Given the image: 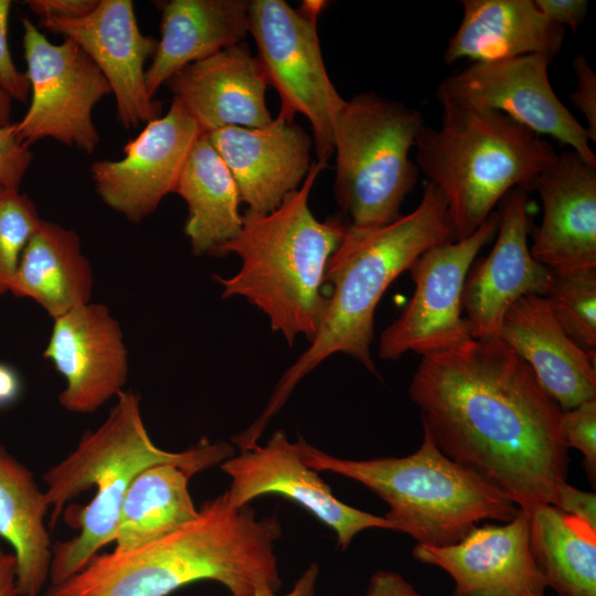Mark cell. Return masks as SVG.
<instances>
[{
	"instance_id": "cell-1",
	"label": "cell",
	"mask_w": 596,
	"mask_h": 596,
	"mask_svg": "<svg viewBox=\"0 0 596 596\" xmlns=\"http://www.w3.org/2000/svg\"><path fill=\"white\" fill-rule=\"evenodd\" d=\"M408 394L447 457L519 508L553 504L570 461L563 411L499 337L422 356Z\"/></svg>"
},
{
	"instance_id": "cell-2",
	"label": "cell",
	"mask_w": 596,
	"mask_h": 596,
	"mask_svg": "<svg viewBox=\"0 0 596 596\" xmlns=\"http://www.w3.org/2000/svg\"><path fill=\"white\" fill-rule=\"evenodd\" d=\"M281 533L278 518H257L248 504L234 508L224 492L158 540L95 554L70 577L47 584L42 596H168L201 581L220 583L232 596H253L262 586L278 592Z\"/></svg>"
},
{
	"instance_id": "cell-3",
	"label": "cell",
	"mask_w": 596,
	"mask_h": 596,
	"mask_svg": "<svg viewBox=\"0 0 596 596\" xmlns=\"http://www.w3.org/2000/svg\"><path fill=\"white\" fill-rule=\"evenodd\" d=\"M456 241L446 201L427 182L418 205L380 228L347 234L330 257L324 283L332 287L320 328L301 355L285 371L262 414L240 432L256 444L296 385L334 353L352 356L377 374L371 356L375 309L390 285L427 249Z\"/></svg>"
},
{
	"instance_id": "cell-4",
	"label": "cell",
	"mask_w": 596,
	"mask_h": 596,
	"mask_svg": "<svg viewBox=\"0 0 596 596\" xmlns=\"http://www.w3.org/2000/svg\"><path fill=\"white\" fill-rule=\"evenodd\" d=\"M234 455L228 443L206 438L183 451L157 447L141 417L140 396L120 392L104 423L86 432L76 448L42 476L51 528L71 500L96 489L91 502L72 518L78 533L52 545L49 584L70 577L114 541L121 503L140 471L159 464H175L195 475Z\"/></svg>"
},
{
	"instance_id": "cell-5",
	"label": "cell",
	"mask_w": 596,
	"mask_h": 596,
	"mask_svg": "<svg viewBox=\"0 0 596 596\" xmlns=\"http://www.w3.org/2000/svg\"><path fill=\"white\" fill-rule=\"evenodd\" d=\"M327 163L315 161L296 191L268 213L242 214V228L214 256L236 254L240 270L224 278L222 297H243L266 315L274 331L292 345L298 336L310 343L328 305L323 295L326 269L342 243L348 224L340 217L319 221L309 195Z\"/></svg>"
},
{
	"instance_id": "cell-6",
	"label": "cell",
	"mask_w": 596,
	"mask_h": 596,
	"mask_svg": "<svg viewBox=\"0 0 596 596\" xmlns=\"http://www.w3.org/2000/svg\"><path fill=\"white\" fill-rule=\"evenodd\" d=\"M439 104L440 126L425 125L416 139V166L443 194L458 241L477 231L509 191H532L557 153L499 111Z\"/></svg>"
},
{
	"instance_id": "cell-7",
	"label": "cell",
	"mask_w": 596,
	"mask_h": 596,
	"mask_svg": "<svg viewBox=\"0 0 596 596\" xmlns=\"http://www.w3.org/2000/svg\"><path fill=\"white\" fill-rule=\"evenodd\" d=\"M304 462L360 482L387 505L393 531L416 544L444 547L459 542L482 520L508 522L519 507L470 469L447 457L423 426L416 451L404 457L345 459L297 439Z\"/></svg>"
},
{
	"instance_id": "cell-8",
	"label": "cell",
	"mask_w": 596,
	"mask_h": 596,
	"mask_svg": "<svg viewBox=\"0 0 596 596\" xmlns=\"http://www.w3.org/2000/svg\"><path fill=\"white\" fill-rule=\"evenodd\" d=\"M424 126L418 109L374 92L344 102L333 129V195L349 231L370 232L401 216L417 182L409 153Z\"/></svg>"
},
{
	"instance_id": "cell-9",
	"label": "cell",
	"mask_w": 596,
	"mask_h": 596,
	"mask_svg": "<svg viewBox=\"0 0 596 596\" xmlns=\"http://www.w3.org/2000/svg\"><path fill=\"white\" fill-rule=\"evenodd\" d=\"M326 1H304L295 9L284 0H249V33L267 85L280 98L278 115L294 121L304 115L312 129L317 161L333 155L336 118L344 99L327 72L317 29Z\"/></svg>"
},
{
	"instance_id": "cell-10",
	"label": "cell",
	"mask_w": 596,
	"mask_h": 596,
	"mask_svg": "<svg viewBox=\"0 0 596 596\" xmlns=\"http://www.w3.org/2000/svg\"><path fill=\"white\" fill-rule=\"evenodd\" d=\"M22 25L31 104L17 136L26 146L53 138L92 153L99 142L92 113L111 93L107 79L73 40L53 44L29 19Z\"/></svg>"
},
{
	"instance_id": "cell-11",
	"label": "cell",
	"mask_w": 596,
	"mask_h": 596,
	"mask_svg": "<svg viewBox=\"0 0 596 596\" xmlns=\"http://www.w3.org/2000/svg\"><path fill=\"white\" fill-rule=\"evenodd\" d=\"M499 215L493 212L470 236L430 247L409 267L415 285L400 316L382 332L379 355L398 360L407 352L422 356L471 338L462 317V290L480 249L496 235Z\"/></svg>"
},
{
	"instance_id": "cell-12",
	"label": "cell",
	"mask_w": 596,
	"mask_h": 596,
	"mask_svg": "<svg viewBox=\"0 0 596 596\" xmlns=\"http://www.w3.org/2000/svg\"><path fill=\"white\" fill-rule=\"evenodd\" d=\"M550 60L532 54L492 62H473L438 86L439 103L447 102L499 111L538 136H550L596 164L585 127L554 92Z\"/></svg>"
},
{
	"instance_id": "cell-13",
	"label": "cell",
	"mask_w": 596,
	"mask_h": 596,
	"mask_svg": "<svg viewBox=\"0 0 596 596\" xmlns=\"http://www.w3.org/2000/svg\"><path fill=\"white\" fill-rule=\"evenodd\" d=\"M220 467L232 479L225 491L231 505L242 508L260 496H283L330 528L341 551L347 550L354 536L364 530H393L384 517L336 498L318 471L304 462L297 440L289 441L284 429L276 430L264 446L256 444L240 450Z\"/></svg>"
},
{
	"instance_id": "cell-14",
	"label": "cell",
	"mask_w": 596,
	"mask_h": 596,
	"mask_svg": "<svg viewBox=\"0 0 596 596\" xmlns=\"http://www.w3.org/2000/svg\"><path fill=\"white\" fill-rule=\"evenodd\" d=\"M497 238L487 257L470 267L462 290L471 338H498L507 310L526 295L545 297L554 273L530 252L529 192L509 191L498 204Z\"/></svg>"
},
{
	"instance_id": "cell-15",
	"label": "cell",
	"mask_w": 596,
	"mask_h": 596,
	"mask_svg": "<svg viewBox=\"0 0 596 596\" xmlns=\"http://www.w3.org/2000/svg\"><path fill=\"white\" fill-rule=\"evenodd\" d=\"M203 134L182 104L172 98L162 117L124 148L117 161H96L91 168L96 191L111 209L132 222L156 211L161 200L174 192L189 153Z\"/></svg>"
},
{
	"instance_id": "cell-16",
	"label": "cell",
	"mask_w": 596,
	"mask_h": 596,
	"mask_svg": "<svg viewBox=\"0 0 596 596\" xmlns=\"http://www.w3.org/2000/svg\"><path fill=\"white\" fill-rule=\"evenodd\" d=\"M39 24L73 40L100 70L117 105V119L125 129L161 116V104L149 97L145 63L152 57L158 40L145 35L130 0H102L77 19H40Z\"/></svg>"
},
{
	"instance_id": "cell-17",
	"label": "cell",
	"mask_w": 596,
	"mask_h": 596,
	"mask_svg": "<svg viewBox=\"0 0 596 596\" xmlns=\"http://www.w3.org/2000/svg\"><path fill=\"white\" fill-rule=\"evenodd\" d=\"M413 556L453 578L451 596H549L546 578L532 550L530 515L524 508L503 524L475 526L455 544H416Z\"/></svg>"
},
{
	"instance_id": "cell-18",
	"label": "cell",
	"mask_w": 596,
	"mask_h": 596,
	"mask_svg": "<svg viewBox=\"0 0 596 596\" xmlns=\"http://www.w3.org/2000/svg\"><path fill=\"white\" fill-rule=\"evenodd\" d=\"M44 356L65 380L58 403L72 413H94L123 392L128 379L120 324L103 304L88 302L54 319Z\"/></svg>"
},
{
	"instance_id": "cell-19",
	"label": "cell",
	"mask_w": 596,
	"mask_h": 596,
	"mask_svg": "<svg viewBox=\"0 0 596 596\" xmlns=\"http://www.w3.org/2000/svg\"><path fill=\"white\" fill-rule=\"evenodd\" d=\"M236 183L247 210L268 213L300 188L311 166L312 138L277 115L256 128L225 127L206 134Z\"/></svg>"
},
{
	"instance_id": "cell-20",
	"label": "cell",
	"mask_w": 596,
	"mask_h": 596,
	"mask_svg": "<svg viewBox=\"0 0 596 596\" xmlns=\"http://www.w3.org/2000/svg\"><path fill=\"white\" fill-rule=\"evenodd\" d=\"M542 222L533 235V258L553 273L596 268V164L573 150L536 178Z\"/></svg>"
},
{
	"instance_id": "cell-21",
	"label": "cell",
	"mask_w": 596,
	"mask_h": 596,
	"mask_svg": "<svg viewBox=\"0 0 596 596\" xmlns=\"http://www.w3.org/2000/svg\"><path fill=\"white\" fill-rule=\"evenodd\" d=\"M164 84L203 134L262 127L273 119L265 75L245 41L182 67Z\"/></svg>"
},
{
	"instance_id": "cell-22",
	"label": "cell",
	"mask_w": 596,
	"mask_h": 596,
	"mask_svg": "<svg viewBox=\"0 0 596 596\" xmlns=\"http://www.w3.org/2000/svg\"><path fill=\"white\" fill-rule=\"evenodd\" d=\"M499 338L531 368L562 411L596 397V353L563 331L545 297L526 295L512 304Z\"/></svg>"
},
{
	"instance_id": "cell-23",
	"label": "cell",
	"mask_w": 596,
	"mask_h": 596,
	"mask_svg": "<svg viewBox=\"0 0 596 596\" xmlns=\"http://www.w3.org/2000/svg\"><path fill=\"white\" fill-rule=\"evenodd\" d=\"M462 19L443 60L492 62L539 54L552 61L561 51L565 28L549 21L534 0H461Z\"/></svg>"
},
{
	"instance_id": "cell-24",
	"label": "cell",
	"mask_w": 596,
	"mask_h": 596,
	"mask_svg": "<svg viewBox=\"0 0 596 596\" xmlns=\"http://www.w3.org/2000/svg\"><path fill=\"white\" fill-rule=\"evenodd\" d=\"M161 8L158 41L145 82L149 97L182 67L244 42L249 0H170Z\"/></svg>"
},
{
	"instance_id": "cell-25",
	"label": "cell",
	"mask_w": 596,
	"mask_h": 596,
	"mask_svg": "<svg viewBox=\"0 0 596 596\" xmlns=\"http://www.w3.org/2000/svg\"><path fill=\"white\" fill-rule=\"evenodd\" d=\"M93 269L77 234L42 220L28 242L9 291L35 300L56 319L91 302Z\"/></svg>"
},
{
	"instance_id": "cell-26",
	"label": "cell",
	"mask_w": 596,
	"mask_h": 596,
	"mask_svg": "<svg viewBox=\"0 0 596 596\" xmlns=\"http://www.w3.org/2000/svg\"><path fill=\"white\" fill-rule=\"evenodd\" d=\"M49 509L32 472L0 446V538L13 549L20 596H40L49 584L52 544L44 523Z\"/></svg>"
},
{
	"instance_id": "cell-27",
	"label": "cell",
	"mask_w": 596,
	"mask_h": 596,
	"mask_svg": "<svg viewBox=\"0 0 596 596\" xmlns=\"http://www.w3.org/2000/svg\"><path fill=\"white\" fill-rule=\"evenodd\" d=\"M174 192L188 205L184 234L194 255L214 256L240 233L238 190L206 134H201L194 142Z\"/></svg>"
},
{
	"instance_id": "cell-28",
	"label": "cell",
	"mask_w": 596,
	"mask_h": 596,
	"mask_svg": "<svg viewBox=\"0 0 596 596\" xmlns=\"http://www.w3.org/2000/svg\"><path fill=\"white\" fill-rule=\"evenodd\" d=\"M192 476L175 464H159L140 471L121 503L114 550L139 547L194 520L199 509L188 487Z\"/></svg>"
},
{
	"instance_id": "cell-29",
	"label": "cell",
	"mask_w": 596,
	"mask_h": 596,
	"mask_svg": "<svg viewBox=\"0 0 596 596\" xmlns=\"http://www.w3.org/2000/svg\"><path fill=\"white\" fill-rule=\"evenodd\" d=\"M535 560L560 596H596V529L552 504L526 509Z\"/></svg>"
},
{
	"instance_id": "cell-30",
	"label": "cell",
	"mask_w": 596,
	"mask_h": 596,
	"mask_svg": "<svg viewBox=\"0 0 596 596\" xmlns=\"http://www.w3.org/2000/svg\"><path fill=\"white\" fill-rule=\"evenodd\" d=\"M545 298L563 331L596 353V268L554 273Z\"/></svg>"
},
{
	"instance_id": "cell-31",
	"label": "cell",
	"mask_w": 596,
	"mask_h": 596,
	"mask_svg": "<svg viewBox=\"0 0 596 596\" xmlns=\"http://www.w3.org/2000/svg\"><path fill=\"white\" fill-rule=\"evenodd\" d=\"M41 221L33 202L19 189L0 187V295L9 291L21 255Z\"/></svg>"
},
{
	"instance_id": "cell-32",
	"label": "cell",
	"mask_w": 596,
	"mask_h": 596,
	"mask_svg": "<svg viewBox=\"0 0 596 596\" xmlns=\"http://www.w3.org/2000/svg\"><path fill=\"white\" fill-rule=\"evenodd\" d=\"M561 427L566 446L584 457V468L595 487L596 479V397L563 411Z\"/></svg>"
},
{
	"instance_id": "cell-33",
	"label": "cell",
	"mask_w": 596,
	"mask_h": 596,
	"mask_svg": "<svg viewBox=\"0 0 596 596\" xmlns=\"http://www.w3.org/2000/svg\"><path fill=\"white\" fill-rule=\"evenodd\" d=\"M31 161L32 152L17 136L14 124L0 126V187L19 189Z\"/></svg>"
},
{
	"instance_id": "cell-34",
	"label": "cell",
	"mask_w": 596,
	"mask_h": 596,
	"mask_svg": "<svg viewBox=\"0 0 596 596\" xmlns=\"http://www.w3.org/2000/svg\"><path fill=\"white\" fill-rule=\"evenodd\" d=\"M10 0H0V87L20 103H25L30 93V83L25 73L14 65L8 45V19Z\"/></svg>"
},
{
	"instance_id": "cell-35",
	"label": "cell",
	"mask_w": 596,
	"mask_h": 596,
	"mask_svg": "<svg viewBox=\"0 0 596 596\" xmlns=\"http://www.w3.org/2000/svg\"><path fill=\"white\" fill-rule=\"evenodd\" d=\"M573 70L577 78V88L570 98L575 108L586 120L585 129L592 142H596V73L583 54L573 60Z\"/></svg>"
},
{
	"instance_id": "cell-36",
	"label": "cell",
	"mask_w": 596,
	"mask_h": 596,
	"mask_svg": "<svg viewBox=\"0 0 596 596\" xmlns=\"http://www.w3.org/2000/svg\"><path fill=\"white\" fill-rule=\"evenodd\" d=\"M552 505L596 529L595 492L583 491L565 482L558 488Z\"/></svg>"
},
{
	"instance_id": "cell-37",
	"label": "cell",
	"mask_w": 596,
	"mask_h": 596,
	"mask_svg": "<svg viewBox=\"0 0 596 596\" xmlns=\"http://www.w3.org/2000/svg\"><path fill=\"white\" fill-rule=\"evenodd\" d=\"M534 3L549 21L567 25L573 32L584 21L588 8L585 0H534Z\"/></svg>"
},
{
	"instance_id": "cell-38",
	"label": "cell",
	"mask_w": 596,
	"mask_h": 596,
	"mask_svg": "<svg viewBox=\"0 0 596 596\" xmlns=\"http://www.w3.org/2000/svg\"><path fill=\"white\" fill-rule=\"evenodd\" d=\"M30 10L40 19H77L92 12L96 0H28Z\"/></svg>"
},
{
	"instance_id": "cell-39",
	"label": "cell",
	"mask_w": 596,
	"mask_h": 596,
	"mask_svg": "<svg viewBox=\"0 0 596 596\" xmlns=\"http://www.w3.org/2000/svg\"><path fill=\"white\" fill-rule=\"evenodd\" d=\"M361 596H423L401 574L392 571H376L370 578Z\"/></svg>"
},
{
	"instance_id": "cell-40",
	"label": "cell",
	"mask_w": 596,
	"mask_h": 596,
	"mask_svg": "<svg viewBox=\"0 0 596 596\" xmlns=\"http://www.w3.org/2000/svg\"><path fill=\"white\" fill-rule=\"evenodd\" d=\"M319 578V565L311 563L296 579L292 588L281 596H316ZM253 596H279L268 586L258 587Z\"/></svg>"
},
{
	"instance_id": "cell-41",
	"label": "cell",
	"mask_w": 596,
	"mask_h": 596,
	"mask_svg": "<svg viewBox=\"0 0 596 596\" xmlns=\"http://www.w3.org/2000/svg\"><path fill=\"white\" fill-rule=\"evenodd\" d=\"M0 596H20L17 586V562L12 554L0 557Z\"/></svg>"
},
{
	"instance_id": "cell-42",
	"label": "cell",
	"mask_w": 596,
	"mask_h": 596,
	"mask_svg": "<svg viewBox=\"0 0 596 596\" xmlns=\"http://www.w3.org/2000/svg\"><path fill=\"white\" fill-rule=\"evenodd\" d=\"M20 382L15 372L6 364L0 363V406H4L19 394Z\"/></svg>"
},
{
	"instance_id": "cell-43",
	"label": "cell",
	"mask_w": 596,
	"mask_h": 596,
	"mask_svg": "<svg viewBox=\"0 0 596 596\" xmlns=\"http://www.w3.org/2000/svg\"><path fill=\"white\" fill-rule=\"evenodd\" d=\"M11 97L0 87V126L11 125Z\"/></svg>"
},
{
	"instance_id": "cell-44",
	"label": "cell",
	"mask_w": 596,
	"mask_h": 596,
	"mask_svg": "<svg viewBox=\"0 0 596 596\" xmlns=\"http://www.w3.org/2000/svg\"><path fill=\"white\" fill-rule=\"evenodd\" d=\"M4 554V552L2 551L1 549V544H0V557Z\"/></svg>"
}]
</instances>
